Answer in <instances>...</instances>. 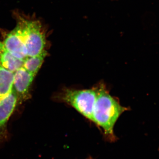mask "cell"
I'll list each match as a JSON object with an SVG mask.
<instances>
[{"label":"cell","mask_w":159,"mask_h":159,"mask_svg":"<svg viewBox=\"0 0 159 159\" xmlns=\"http://www.w3.org/2000/svg\"><path fill=\"white\" fill-rule=\"evenodd\" d=\"M130 108L122 106L119 100L110 94L105 85L97 87V96L93 111V120L102 129L110 139L115 138L114 128L116 122L123 113Z\"/></svg>","instance_id":"obj_1"},{"label":"cell","mask_w":159,"mask_h":159,"mask_svg":"<svg viewBox=\"0 0 159 159\" xmlns=\"http://www.w3.org/2000/svg\"><path fill=\"white\" fill-rule=\"evenodd\" d=\"M97 96V87L89 89H64L58 99L75 109L87 119L92 121L93 111Z\"/></svg>","instance_id":"obj_2"},{"label":"cell","mask_w":159,"mask_h":159,"mask_svg":"<svg viewBox=\"0 0 159 159\" xmlns=\"http://www.w3.org/2000/svg\"><path fill=\"white\" fill-rule=\"evenodd\" d=\"M17 102V96L13 88L8 96L0 101V145L9 139L7 124Z\"/></svg>","instance_id":"obj_3"},{"label":"cell","mask_w":159,"mask_h":159,"mask_svg":"<svg viewBox=\"0 0 159 159\" xmlns=\"http://www.w3.org/2000/svg\"><path fill=\"white\" fill-rule=\"evenodd\" d=\"M35 76L23 67L15 72L13 89L17 96L18 100H25L28 97Z\"/></svg>","instance_id":"obj_4"},{"label":"cell","mask_w":159,"mask_h":159,"mask_svg":"<svg viewBox=\"0 0 159 159\" xmlns=\"http://www.w3.org/2000/svg\"><path fill=\"white\" fill-rule=\"evenodd\" d=\"M24 61L12 56L7 51L0 40V65L9 71L15 73L22 67Z\"/></svg>","instance_id":"obj_5"},{"label":"cell","mask_w":159,"mask_h":159,"mask_svg":"<svg viewBox=\"0 0 159 159\" xmlns=\"http://www.w3.org/2000/svg\"><path fill=\"white\" fill-rule=\"evenodd\" d=\"M14 73L0 65V101L9 95L13 88Z\"/></svg>","instance_id":"obj_6"},{"label":"cell","mask_w":159,"mask_h":159,"mask_svg":"<svg viewBox=\"0 0 159 159\" xmlns=\"http://www.w3.org/2000/svg\"><path fill=\"white\" fill-rule=\"evenodd\" d=\"M47 54L48 52L46 51L37 56L27 57L24 61L23 67L35 76L42 66Z\"/></svg>","instance_id":"obj_7"}]
</instances>
